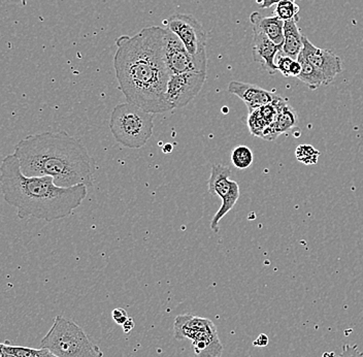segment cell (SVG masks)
Segmentation results:
<instances>
[{
  "label": "cell",
  "instance_id": "6da1fadb",
  "mask_svg": "<svg viewBox=\"0 0 363 357\" xmlns=\"http://www.w3.org/2000/svg\"><path fill=\"white\" fill-rule=\"evenodd\" d=\"M167 29L151 26L116 40L113 67L127 101L151 114L174 110L167 99L170 74L164 58Z\"/></svg>",
  "mask_w": 363,
  "mask_h": 357
},
{
  "label": "cell",
  "instance_id": "7a4b0ae2",
  "mask_svg": "<svg viewBox=\"0 0 363 357\" xmlns=\"http://www.w3.org/2000/svg\"><path fill=\"white\" fill-rule=\"evenodd\" d=\"M23 174L51 177L61 187L93 185L95 161L79 138L67 131H45L19 141L13 150Z\"/></svg>",
  "mask_w": 363,
  "mask_h": 357
},
{
  "label": "cell",
  "instance_id": "3957f363",
  "mask_svg": "<svg viewBox=\"0 0 363 357\" xmlns=\"http://www.w3.org/2000/svg\"><path fill=\"white\" fill-rule=\"evenodd\" d=\"M0 187L4 202L17 209L18 217L22 220L30 217L47 222L65 219L88 195L85 184L61 187L51 177L26 176L13 154L2 159Z\"/></svg>",
  "mask_w": 363,
  "mask_h": 357
},
{
  "label": "cell",
  "instance_id": "277c9868",
  "mask_svg": "<svg viewBox=\"0 0 363 357\" xmlns=\"http://www.w3.org/2000/svg\"><path fill=\"white\" fill-rule=\"evenodd\" d=\"M40 345L57 357H104L96 342L79 325L60 315L56 316Z\"/></svg>",
  "mask_w": 363,
  "mask_h": 357
},
{
  "label": "cell",
  "instance_id": "5b68a950",
  "mask_svg": "<svg viewBox=\"0 0 363 357\" xmlns=\"http://www.w3.org/2000/svg\"><path fill=\"white\" fill-rule=\"evenodd\" d=\"M110 129L120 145L140 149L153 134L154 114L128 101L117 104L111 115Z\"/></svg>",
  "mask_w": 363,
  "mask_h": 357
},
{
  "label": "cell",
  "instance_id": "8992f818",
  "mask_svg": "<svg viewBox=\"0 0 363 357\" xmlns=\"http://www.w3.org/2000/svg\"><path fill=\"white\" fill-rule=\"evenodd\" d=\"M230 168L223 165H213L208 181V193L217 195L222 199V204L211 221V229L219 233V224L222 218L233 210L240 199V186L237 181L230 180Z\"/></svg>",
  "mask_w": 363,
  "mask_h": 357
},
{
  "label": "cell",
  "instance_id": "52a82bcc",
  "mask_svg": "<svg viewBox=\"0 0 363 357\" xmlns=\"http://www.w3.org/2000/svg\"><path fill=\"white\" fill-rule=\"evenodd\" d=\"M167 29L176 34L190 55H206V33L203 25L191 15L174 13L165 20Z\"/></svg>",
  "mask_w": 363,
  "mask_h": 357
},
{
  "label": "cell",
  "instance_id": "ba28073f",
  "mask_svg": "<svg viewBox=\"0 0 363 357\" xmlns=\"http://www.w3.org/2000/svg\"><path fill=\"white\" fill-rule=\"evenodd\" d=\"M164 58L170 76L185 72L206 74L208 57L190 55L180 38L169 29L165 38Z\"/></svg>",
  "mask_w": 363,
  "mask_h": 357
},
{
  "label": "cell",
  "instance_id": "9c48e42d",
  "mask_svg": "<svg viewBox=\"0 0 363 357\" xmlns=\"http://www.w3.org/2000/svg\"><path fill=\"white\" fill-rule=\"evenodd\" d=\"M206 74L185 72L172 75L167 82V99L172 109L187 106L203 89Z\"/></svg>",
  "mask_w": 363,
  "mask_h": 357
},
{
  "label": "cell",
  "instance_id": "30bf717a",
  "mask_svg": "<svg viewBox=\"0 0 363 357\" xmlns=\"http://www.w3.org/2000/svg\"><path fill=\"white\" fill-rule=\"evenodd\" d=\"M303 55L325 77L326 83L330 84L342 70L339 55L329 50L321 49L312 44L306 36L303 38Z\"/></svg>",
  "mask_w": 363,
  "mask_h": 357
},
{
  "label": "cell",
  "instance_id": "8fae6325",
  "mask_svg": "<svg viewBox=\"0 0 363 357\" xmlns=\"http://www.w3.org/2000/svg\"><path fill=\"white\" fill-rule=\"evenodd\" d=\"M228 92L237 95L238 99H242L248 108L249 113L257 110L265 104H271L278 97V95L272 91L240 81H231L228 85Z\"/></svg>",
  "mask_w": 363,
  "mask_h": 357
},
{
  "label": "cell",
  "instance_id": "7c38bea8",
  "mask_svg": "<svg viewBox=\"0 0 363 357\" xmlns=\"http://www.w3.org/2000/svg\"><path fill=\"white\" fill-rule=\"evenodd\" d=\"M281 50L282 48L272 43L259 28L253 26V60L260 63L269 75L278 72L274 59Z\"/></svg>",
  "mask_w": 363,
  "mask_h": 357
},
{
  "label": "cell",
  "instance_id": "4fadbf2b",
  "mask_svg": "<svg viewBox=\"0 0 363 357\" xmlns=\"http://www.w3.org/2000/svg\"><path fill=\"white\" fill-rule=\"evenodd\" d=\"M297 123H298V116L294 109L288 104L286 99H283L279 106L276 119L265 129L261 138L267 141L276 140L281 134L287 133L290 129L296 126Z\"/></svg>",
  "mask_w": 363,
  "mask_h": 357
},
{
  "label": "cell",
  "instance_id": "5bb4252c",
  "mask_svg": "<svg viewBox=\"0 0 363 357\" xmlns=\"http://www.w3.org/2000/svg\"><path fill=\"white\" fill-rule=\"evenodd\" d=\"M193 346L197 357H221L222 345L216 326L197 334L193 339Z\"/></svg>",
  "mask_w": 363,
  "mask_h": 357
},
{
  "label": "cell",
  "instance_id": "9a60e30c",
  "mask_svg": "<svg viewBox=\"0 0 363 357\" xmlns=\"http://www.w3.org/2000/svg\"><path fill=\"white\" fill-rule=\"evenodd\" d=\"M252 26L259 28L272 43L282 48L284 44V21L277 16L263 17L257 11H254L250 16Z\"/></svg>",
  "mask_w": 363,
  "mask_h": 357
},
{
  "label": "cell",
  "instance_id": "2e32d148",
  "mask_svg": "<svg viewBox=\"0 0 363 357\" xmlns=\"http://www.w3.org/2000/svg\"><path fill=\"white\" fill-rule=\"evenodd\" d=\"M211 320L192 315H181L174 322V336L178 340L189 339L193 340L197 334L213 326Z\"/></svg>",
  "mask_w": 363,
  "mask_h": 357
},
{
  "label": "cell",
  "instance_id": "e0dca14e",
  "mask_svg": "<svg viewBox=\"0 0 363 357\" xmlns=\"http://www.w3.org/2000/svg\"><path fill=\"white\" fill-rule=\"evenodd\" d=\"M299 18L289 20L284 23V44L282 54L292 59H297L301 52L303 51V34L301 33L297 23Z\"/></svg>",
  "mask_w": 363,
  "mask_h": 357
},
{
  "label": "cell",
  "instance_id": "ac0fdd59",
  "mask_svg": "<svg viewBox=\"0 0 363 357\" xmlns=\"http://www.w3.org/2000/svg\"><path fill=\"white\" fill-rule=\"evenodd\" d=\"M296 60L298 61L301 65V74L298 75L296 79L305 83L306 85L312 90H316L322 85H328L325 77L323 76V74L319 72L314 65H311L301 52L298 57H297Z\"/></svg>",
  "mask_w": 363,
  "mask_h": 357
},
{
  "label": "cell",
  "instance_id": "d6986e66",
  "mask_svg": "<svg viewBox=\"0 0 363 357\" xmlns=\"http://www.w3.org/2000/svg\"><path fill=\"white\" fill-rule=\"evenodd\" d=\"M231 161H233V165L238 170H247L253 163V152L247 145H238L231 152Z\"/></svg>",
  "mask_w": 363,
  "mask_h": 357
},
{
  "label": "cell",
  "instance_id": "ffe728a7",
  "mask_svg": "<svg viewBox=\"0 0 363 357\" xmlns=\"http://www.w3.org/2000/svg\"><path fill=\"white\" fill-rule=\"evenodd\" d=\"M298 13L299 6L290 0H283V1L279 2L277 4L276 10H274V16L280 18L284 22L299 18Z\"/></svg>",
  "mask_w": 363,
  "mask_h": 357
},
{
  "label": "cell",
  "instance_id": "44dd1931",
  "mask_svg": "<svg viewBox=\"0 0 363 357\" xmlns=\"http://www.w3.org/2000/svg\"><path fill=\"white\" fill-rule=\"evenodd\" d=\"M247 124H248L251 133L253 134V136H258V138H261L265 129L269 126V123L263 117L259 109L249 113L248 122H247Z\"/></svg>",
  "mask_w": 363,
  "mask_h": 357
},
{
  "label": "cell",
  "instance_id": "7402d4cb",
  "mask_svg": "<svg viewBox=\"0 0 363 357\" xmlns=\"http://www.w3.org/2000/svg\"><path fill=\"white\" fill-rule=\"evenodd\" d=\"M320 154V151L311 145H301L295 150L297 160L306 165H316Z\"/></svg>",
  "mask_w": 363,
  "mask_h": 357
},
{
  "label": "cell",
  "instance_id": "603a6c76",
  "mask_svg": "<svg viewBox=\"0 0 363 357\" xmlns=\"http://www.w3.org/2000/svg\"><path fill=\"white\" fill-rule=\"evenodd\" d=\"M4 349L9 353L17 357H42L45 351V348L33 349V348L13 346L9 341L4 342Z\"/></svg>",
  "mask_w": 363,
  "mask_h": 357
},
{
  "label": "cell",
  "instance_id": "cb8c5ba5",
  "mask_svg": "<svg viewBox=\"0 0 363 357\" xmlns=\"http://www.w3.org/2000/svg\"><path fill=\"white\" fill-rule=\"evenodd\" d=\"M294 62V59L284 55V54H281L280 56H278L276 61L278 72H280L286 78H291V67Z\"/></svg>",
  "mask_w": 363,
  "mask_h": 357
},
{
  "label": "cell",
  "instance_id": "d4e9b609",
  "mask_svg": "<svg viewBox=\"0 0 363 357\" xmlns=\"http://www.w3.org/2000/svg\"><path fill=\"white\" fill-rule=\"evenodd\" d=\"M337 357H363V352L360 351L357 345L345 344L342 353Z\"/></svg>",
  "mask_w": 363,
  "mask_h": 357
},
{
  "label": "cell",
  "instance_id": "484cf974",
  "mask_svg": "<svg viewBox=\"0 0 363 357\" xmlns=\"http://www.w3.org/2000/svg\"><path fill=\"white\" fill-rule=\"evenodd\" d=\"M112 317L113 322L119 325H123L129 318L126 311H125L123 308L115 309L112 312Z\"/></svg>",
  "mask_w": 363,
  "mask_h": 357
},
{
  "label": "cell",
  "instance_id": "4316f807",
  "mask_svg": "<svg viewBox=\"0 0 363 357\" xmlns=\"http://www.w3.org/2000/svg\"><path fill=\"white\" fill-rule=\"evenodd\" d=\"M283 1V0H257L258 4L261 9H269L272 8L274 4H278L279 2ZM290 1L295 2V0H290Z\"/></svg>",
  "mask_w": 363,
  "mask_h": 357
},
{
  "label": "cell",
  "instance_id": "83f0119b",
  "mask_svg": "<svg viewBox=\"0 0 363 357\" xmlns=\"http://www.w3.org/2000/svg\"><path fill=\"white\" fill-rule=\"evenodd\" d=\"M267 344H269V338H267V336L264 335V334H261L253 343L254 346L257 347H265L267 346Z\"/></svg>",
  "mask_w": 363,
  "mask_h": 357
},
{
  "label": "cell",
  "instance_id": "f1b7e54d",
  "mask_svg": "<svg viewBox=\"0 0 363 357\" xmlns=\"http://www.w3.org/2000/svg\"><path fill=\"white\" fill-rule=\"evenodd\" d=\"M122 326H123L125 334L130 333V331H133V327H135V322H133V318H128Z\"/></svg>",
  "mask_w": 363,
  "mask_h": 357
},
{
  "label": "cell",
  "instance_id": "f546056e",
  "mask_svg": "<svg viewBox=\"0 0 363 357\" xmlns=\"http://www.w3.org/2000/svg\"><path fill=\"white\" fill-rule=\"evenodd\" d=\"M6 356V350H4V343H0V357Z\"/></svg>",
  "mask_w": 363,
  "mask_h": 357
},
{
  "label": "cell",
  "instance_id": "4dcf8cb0",
  "mask_svg": "<svg viewBox=\"0 0 363 357\" xmlns=\"http://www.w3.org/2000/svg\"><path fill=\"white\" fill-rule=\"evenodd\" d=\"M322 357H335V352H325Z\"/></svg>",
  "mask_w": 363,
  "mask_h": 357
},
{
  "label": "cell",
  "instance_id": "1f68e13d",
  "mask_svg": "<svg viewBox=\"0 0 363 357\" xmlns=\"http://www.w3.org/2000/svg\"><path fill=\"white\" fill-rule=\"evenodd\" d=\"M4 0H0V4H2V2H4ZM21 2H22L23 6H26L27 0H21Z\"/></svg>",
  "mask_w": 363,
  "mask_h": 357
}]
</instances>
